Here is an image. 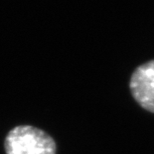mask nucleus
<instances>
[{"label": "nucleus", "instance_id": "1", "mask_svg": "<svg viewBox=\"0 0 154 154\" xmlns=\"http://www.w3.org/2000/svg\"><path fill=\"white\" fill-rule=\"evenodd\" d=\"M6 154H56L55 140L44 130L30 125L16 126L4 141Z\"/></svg>", "mask_w": 154, "mask_h": 154}, {"label": "nucleus", "instance_id": "2", "mask_svg": "<svg viewBox=\"0 0 154 154\" xmlns=\"http://www.w3.org/2000/svg\"><path fill=\"white\" fill-rule=\"evenodd\" d=\"M129 88L137 103L154 113V60L139 66L133 72Z\"/></svg>", "mask_w": 154, "mask_h": 154}]
</instances>
